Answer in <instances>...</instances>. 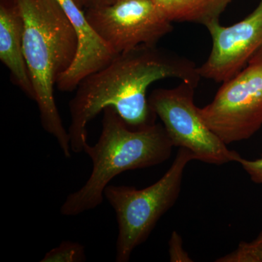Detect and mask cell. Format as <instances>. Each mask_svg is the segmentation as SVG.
I'll return each mask as SVG.
<instances>
[{
  "label": "cell",
  "instance_id": "obj_1",
  "mask_svg": "<svg viewBox=\"0 0 262 262\" xmlns=\"http://www.w3.org/2000/svg\"><path fill=\"white\" fill-rule=\"evenodd\" d=\"M179 79L198 86L201 77L194 62L157 45H141L117 55L113 61L81 81L69 103L71 149L83 151L87 126L103 111L113 107L131 127L156 123L146 97L151 84Z\"/></svg>",
  "mask_w": 262,
  "mask_h": 262
},
{
  "label": "cell",
  "instance_id": "obj_2",
  "mask_svg": "<svg viewBox=\"0 0 262 262\" xmlns=\"http://www.w3.org/2000/svg\"><path fill=\"white\" fill-rule=\"evenodd\" d=\"M24 19L23 51L43 129L70 158V136L57 108V81L77 58L79 38L57 0H15Z\"/></svg>",
  "mask_w": 262,
  "mask_h": 262
},
{
  "label": "cell",
  "instance_id": "obj_3",
  "mask_svg": "<svg viewBox=\"0 0 262 262\" xmlns=\"http://www.w3.org/2000/svg\"><path fill=\"white\" fill-rule=\"evenodd\" d=\"M101 123L97 143L84 146L92 160V173L83 187L67 196L61 215L74 216L97 208L105 189L119 174L156 166L170 158L174 146L163 124L131 127L113 107L103 110Z\"/></svg>",
  "mask_w": 262,
  "mask_h": 262
},
{
  "label": "cell",
  "instance_id": "obj_4",
  "mask_svg": "<svg viewBox=\"0 0 262 262\" xmlns=\"http://www.w3.org/2000/svg\"><path fill=\"white\" fill-rule=\"evenodd\" d=\"M196 160L190 151L179 148L173 163L163 177L144 189L108 185L104 196L117 216L118 235L116 261L127 262L136 248L144 244L158 224L178 200L188 164Z\"/></svg>",
  "mask_w": 262,
  "mask_h": 262
},
{
  "label": "cell",
  "instance_id": "obj_5",
  "mask_svg": "<svg viewBox=\"0 0 262 262\" xmlns=\"http://www.w3.org/2000/svg\"><path fill=\"white\" fill-rule=\"evenodd\" d=\"M196 87L181 81L172 89H155L148 98L150 107L161 120L174 147L187 149L196 160L211 165L238 163L241 155L210 129L194 104Z\"/></svg>",
  "mask_w": 262,
  "mask_h": 262
},
{
  "label": "cell",
  "instance_id": "obj_6",
  "mask_svg": "<svg viewBox=\"0 0 262 262\" xmlns=\"http://www.w3.org/2000/svg\"><path fill=\"white\" fill-rule=\"evenodd\" d=\"M199 110L207 125L227 145L256 134L262 127V48Z\"/></svg>",
  "mask_w": 262,
  "mask_h": 262
},
{
  "label": "cell",
  "instance_id": "obj_7",
  "mask_svg": "<svg viewBox=\"0 0 262 262\" xmlns=\"http://www.w3.org/2000/svg\"><path fill=\"white\" fill-rule=\"evenodd\" d=\"M85 18L115 55L141 45H157L173 27L152 0H118L86 8Z\"/></svg>",
  "mask_w": 262,
  "mask_h": 262
},
{
  "label": "cell",
  "instance_id": "obj_8",
  "mask_svg": "<svg viewBox=\"0 0 262 262\" xmlns=\"http://www.w3.org/2000/svg\"><path fill=\"white\" fill-rule=\"evenodd\" d=\"M206 27L211 51L198 72L201 78L225 82L244 70L262 48V0L251 14L233 25L224 27L217 20Z\"/></svg>",
  "mask_w": 262,
  "mask_h": 262
},
{
  "label": "cell",
  "instance_id": "obj_9",
  "mask_svg": "<svg viewBox=\"0 0 262 262\" xmlns=\"http://www.w3.org/2000/svg\"><path fill=\"white\" fill-rule=\"evenodd\" d=\"M24 19L15 0H0V60L13 84L35 101L23 51Z\"/></svg>",
  "mask_w": 262,
  "mask_h": 262
},
{
  "label": "cell",
  "instance_id": "obj_10",
  "mask_svg": "<svg viewBox=\"0 0 262 262\" xmlns=\"http://www.w3.org/2000/svg\"><path fill=\"white\" fill-rule=\"evenodd\" d=\"M77 31L79 48L77 58L63 79L71 85L77 86L87 76L113 61L115 55L98 37L88 23L83 10L74 0H57Z\"/></svg>",
  "mask_w": 262,
  "mask_h": 262
},
{
  "label": "cell",
  "instance_id": "obj_11",
  "mask_svg": "<svg viewBox=\"0 0 262 262\" xmlns=\"http://www.w3.org/2000/svg\"><path fill=\"white\" fill-rule=\"evenodd\" d=\"M163 14L173 22L208 26L220 20L233 0H152Z\"/></svg>",
  "mask_w": 262,
  "mask_h": 262
},
{
  "label": "cell",
  "instance_id": "obj_12",
  "mask_svg": "<svg viewBox=\"0 0 262 262\" xmlns=\"http://www.w3.org/2000/svg\"><path fill=\"white\" fill-rule=\"evenodd\" d=\"M216 262H262V233L250 242L243 241L232 252L217 258Z\"/></svg>",
  "mask_w": 262,
  "mask_h": 262
},
{
  "label": "cell",
  "instance_id": "obj_13",
  "mask_svg": "<svg viewBox=\"0 0 262 262\" xmlns=\"http://www.w3.org/2000/svg\"><path fill=\"white\" fill-rule=\"evenodd\" d=\"M86 260L85 249L82 244L62 241L58 247L46 253L41 262H82Z\"/></svg>",
  "mask_w": 262,
  "mask_h": 262
},
{
  "label": "cell",
  "instance_id": "obj_14",
  "mask_svg": "<svg viewBox=\"0 0 262 262\" xmlns=\"http://www.w3.org/2000/svg\"><path fill=\"white\" fill-rule=\"evenodd\" d=\"M168 252L171 262H192L189 253L183 247V241L180 234L173 231L168 241Z\"/></svg>",
  "mask_w": 262,
  "mask_h": 262
},
{
  "label": "cell",
  "instance_id": "obj_15",
  "mask_svg": "<svg viewBox=\"0 0 262 262\" xmlns=\"http://www.w3.org/2000/svg\"><path fill=\"white\" fill-rule=\"evenodd\" d=\"M238 163L256 184H262V155L256 160H247L241 158Z\"/></svg>",
  "mask_w": 262,
  "mask_h": 262
},
{
  "label": "cell",
  "instance_id": "obj_16",
  "mask_svg": "<svg viewBox=\"0 0 262 262\" xmlns=\"http://www.w3.org/2000/svg\"><path fill=\"white\" fill-rule=\"evenodd\" d=\"M118 0H87L85 8H94V7L105 6L113 4Z\"/></svg>",
  "mask_w": 262,
  "mask_h": 262
},
{
  "label": "cell",
  "instance_id": "obj_17",
  "mask_svg": "<svg viewBox=\"0 0 262 262\" xmlns=\"http://www.w3.org/2000/svg\"><path fill=\"white\" fill-rule=\"evenodd\" d=\"M74 2L76 3V5L80 8V9H83L86 8V5H87V0H74Z\"/></svg>",
  "mask_w": 262,
  "mask_h": 262
},
{
  "label": "cell",
  "instance_id": "obj_18",
  "mask_svg": "<svg viewBox=\"0 0 262 262\" xmlns=\"http://www.w3.org/2000/svg\"><path fill=\"white\" fill-rule=\"evenodd\" d=\"M261 233H262V231H261Z\"/></svg>",
  "mask_w": 262,
  "mask_h": 262
}]
</instances>
